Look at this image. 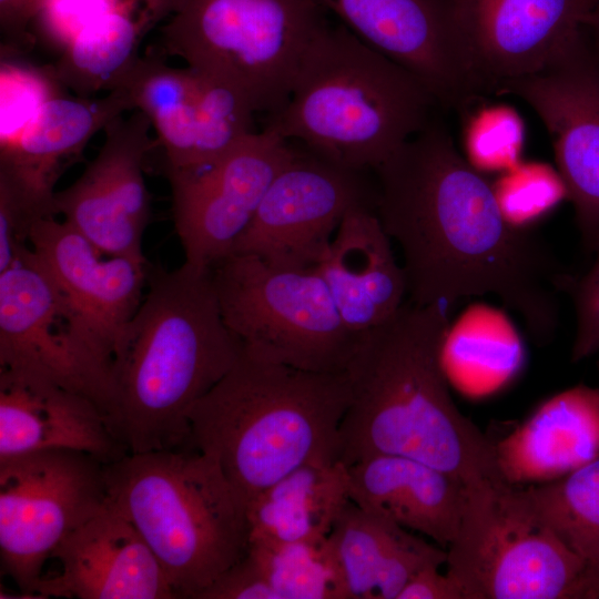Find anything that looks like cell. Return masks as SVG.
<instances>
[{
	"mask_svg": "<svg viewBox=\"0 0 599 599\" xmlns=\"http://www.w3.org/2000/svg\"><path fill=\"white\" fill-rule=\"evenodd\" d=\"M374 174L375 212L400 246L409 301L448 308L491 294L537 343L555 335L570 273L544 240L507 219L438 114Z\"/></svg>",
	"mask_w": 599,
	"mask_h": 599,
	"instance_id": "cell-1",
	"label": "cell"
},
{
	"mask_svg": "<svg viewBox=\"0 0 599 599\" xmlns=\"http://www.w3.org/2000/svg\"><path fill=\"white\" fill-rule=\"evenodd\" d=\"M447 308L407 300L361 334L344 370L349 400L338 432V461L375 455L426 463L464 484L469 497L509 486L495 443L455 405L446 380Z\"/></svg>",
	"mask_w": 599,
	"mask_h": 599,
	"instance_id": "cell-2",
	"label": "cell"
},
{
	"mask_svg": "<svg viewBox=\"0 0 599 599\" xmlns=\"http://www.w3.org/2000/svg\"><path fill=\"white\" fill-rule=\"evenodd\" d=\"M146 285L120 334L112 369L111 424L129 453L189 443L191 409L243 349L223 318L211 270L149 265Z\"/></svg>",
	"mask_w": 599,
	"mask_h": 599,
	"instance_id": "cell-3",
	"label": "cell"
},
{
	"mask_svg": "<svg viewBox=\"0 0 599 599\" xmlns=\"http://www.w3.org/2000/svg\"><path fill=\"white\" fill-rule=\"evenodd\" d=\"M348 400L344 372L296 368L243 345L232 368L191 409L189 444L212 457L248 504L305 464L338 461Z\"/></svg>",
	"mask_w": 599,
	"mask_h": 599,
	"instance_id": "cell-4",
	"label": "cell"
},
{
	"mask_svg": "<svg viewBox=\"0 0 599 599\" xmlns=\"http://www.w3.org/2000/svg\"><path fill=\"white\" fill-rule=\"evenodd\" d=\"M437 109L438 100L415 74L343 23L329 22L287 102L263 128L339 166L374 173Z\"/></svg>",
	"mask_w": 599,
	"mask_h": 599,
	"instance_id": "cell-5",
	"label": "cell"
},
{
	"mask_svg": "<svg viewBox=\"0 0 599 599\" xmlns=\"http://www.w3.org/2000/svg\"><path fill=\"white\" fill-rule=\"evenodd\" d=\"M108 500L138 529L176 598L196 599L250 544L247 502L209 455L129 453L105 465Z\"/></svg>",
	"mask_w": 599,
	"mask_h": 599,
	"instance_id": "cell-6",
	"label": "cell"
},
{
	"mask_svg": "<svg viewBox=\"0 0 599 599\" xmlns=\"http://www.w3.org/2000/svg\"><path fill=\"white\" fill-rule=\"evenodd\" d=\"M328 23L316 0H180L161 30V43L266 118L287 102Z\"/></svg>",
	"mask_w": 599,
	"mask_h": 599,
	"instance_id": "cell-7",
	"label": "cell"
},
{
	"mask_svg": "<svg viewBox=\"0 0 599 599\" xmlns=\"http://www.w3.org/2000/svg\"><path fill=\"white\" fill-rule=\"evenodd\" d=\"M211 273L223 318L247 349L305 370H345L361 334L344 323L317 266L233 253Z\"/></svg>",
	"mask_w": 599,
	"mask_h": 599,
	"instance_id": "cell-8",
	"label": "cell"
},
{
	"mask_svg": "<svg viewBox=\"0 0 599 599\" xmlns=\"http://www.w3.org/2000/svg\"><path fill=\"white\" fill-rule=\"evenodd\" d=\"M447 570L465 599H587L588 566L522 505L516 486L469 500Z\"/></svg>",
	"mask_w": 599,
	"mask_h": 599,
	"instance_id": "cell-9",
	"label": "cell"
},
{
	"mask_svg": "<svg viewBox=\"0 0 599 599\" xmlns=\"http://www.w3.org/2000/svg\"><path fill=\"white\" fill-rule=\"evenodd\" d=\"M105 465L69 449L0 458V556L22 597L39 598L61 541L106 502Z\"/></svg>",
	"mask_w": 599,
	"mask_h": 599,
	"instance_id": "cell-10",
	"label": "cell"
},
{
	"mask_svg": "<svg viewBox=\"0 0 599 599\" xmlns=\"http://www.w3.org/2000/svg\"><path fill=\"white\" fill-rule=\"evenodd\" d=\"M0 369L80 393L111 424L113 358L57 288L30 245L0 272Z\"/></svg>",
	"mask_w": 599,
	"mask_h": 599,
	"instance_id": "cell-11",
	"label": "cell"
},
{
	"mask_svg": "<svg viewBox=\"0 0 599 599\" xmlns=\"http://www.w3.org/2000/svg\"><path fill=\"white\" fill-rule=\"evenodd\" d=\"M295 150L294 142L263 128L210 163L164 171L184 263L211 270L233 253L270 184Z\"/></svg>",
	"mask_w": 599,
	"mask_h": 599,
	"instance_id": "cell-12",
	"label": "cell"
},
{
	"mask_svg": "<svg viewBox=\"0 0 599 599\" xmlns=\"http://www.w3.org/2000/svg\"><path fill=\"white\" fill-rule=\"evenodd\" d=\"M296 144L276 174L233 253L286 268L317 266L346 213L376 205L366 172L339 166ZM232 253V254H233Z\"/></svg>",
	"mask_w": 599,
	"mask_h": 599,
	"instance_id": "cell-13",
	"label": "cell"
},
{
	"mask_svg": "<svg viewBox=\"0 0 599 599\" xmlns=\"http://www.w3.org/2000/svg\"><path fill=\"white\" fill-rule=\"evenodd\" d=\"M534 109L552 142L585 246L599 236V60L585 30L539 71L504 83Z\"/></svg>",
	"mask_w": 599,
	"mask_h": 599,
	"instance_id": "cell-14",
	"label": "cell"
},
{
	"mask_svg": "<svg viewBox=\"0 0 599 599\" xmlns=\"http://www.w3.org/2000/svg\"><path fill=\"white\" fill-rule=\"evenodd\" d=\"M120 88L156 131L164 171L210 163L256 131V113L241 94L187 65L140 58Z\"/></svg>",
	"mask_w": 599,
	"mask_h": 599,
	"instance_id": "cell-15",
	"label": "cell"
},
{
	"mask_svg": "<svg viewBox=\"0 0 599 599\" xmlns=\"http://www.w3.org/2000/svg\"><path fill=\"white\" fill-rule=\"evenodd\" d=\"M140 110L104 128V142L79 177L54 195L55 214L108 256L146 263L142 240L151 215L144 161L153 148Z\"/></svg>",
	"mask_w": 599,
	"mask_h": 599,
	"instance_id": "cell-16",
	"label": "cell"
},
{
	"mask_svg": "<svg viewBox=\"0 0 599 599\" xmlns=\"http://www.w3.org/2000/svg\"><path fill=\"white\" fill-rule=\"evenodd\" d=\"M593 0H450L481 93L542 69L583 31Z\"/></svg>",
	"mask_w": 599,
	"mask_h": 599,
	"instance_id": "cell-17",
	"label": "cell"
},
{
	"mask_svg": "<svg viewBox=\"0 0 599 599\" xmlns=\"http://www.w3.org/2000/svg\"><path fill=\"white\" fill-rule=\"evenodd\" d=\"M316 1L365 43L415 74L441 109H459L481 94L450 0Z\"/></svg>",
	"mask_w": 599,
	"mask_h": 599,
	"instance_id": "cell-18",
	"label": "cell"
},
{
	"mask_svg": "<svg viewBox=\"0 0 599 599\" xmlns=\"http://www.w3.org/2000/svg\"><path fill=\"white\" fill-rule=\"evenodd\" d=\"M59 573L44 577L39 598L176 599L158 558L133 524L105 505L52 554Z\"/></svg>",
	"mask_w": 599,
	"mask_h": 599,
	"instance_id": "cell-19",
	"label": "cell"
},
{
	"mask_svg": "<svg viewBox=\"0 0 599 599\" xmlns=\"http://www.w3.org/2000/svg\"><path fill=\"white\" fill-rule=\"evenodd\" d=\"M29 245L57 288L114 361L120 334L142 302L148 262L104 255L57 216L33 225Z\"/></svg>",
	"mask_w": 599,
	"mask_h": 599,
	"instance_id": "cell-20",
	"label": "cell"
},
{
	"mask_svg": "<svg viewBox=\"0 0 599 599\" xmlns=\"http://www.w3.org/2000/svg\"><path fill=\"white\" fill-rule=\"evenodd\" d=\"M69 449L110 464L129 454L89 397L51 382L0 369V458Z\"/></svg>",
	"mask_w": 599,
	"mask_h": 599,
	"instance_id": "cell-21",
	"label": "cell"
},
{
	"mask_svg": "<svg viewBox=\"0 0 599 599\" xmlns=\"http://www.w3.org/2000/svg\"><path fill=\"white\" fill-rule=\"evenodd\" d=\"M347 468L349 499L447 548L457 539L469 493L457 478L426 463L375 455Z\"/></svg>",
	"mask_w": 599,
	"mask_h": 599,
	"instance_id": "cell-22",
	"label": "cell"
},
{
	"mask_svg": "<svg viewBox=\"0 0 599 599\" xmlns=\"http://www.w3.org/2000/svg\"><path fill=\"white\" fill-rule=\"evenodd\" d=\"M317 270L344 323L356 334L392 317L407 295L404 268L370 206L346 213Z\"/></svg>",
	"mask_w": 599,
	"mask_h": 599,
	"instance_id": "cell-23",
	"label": "cell"
},
{
	"mask_svg": "<svg viewBox=\"0 0 599 599\" xmlns=\"http://www.w3.org/2000/svg\"><path fill=\"white\" fill-rule=\"evenodd\" d=\"M495 453L511 486L549 483L589 463L599 456V389L579 384L551 396Z\"/></svg>",
	"mask_w": 599,
	"mask_h": 599,
	"instance_id": "cell-24",
	"label": "cell"
},
{
	"mask_svg": "<svg viewBox=\"0 0 599 599\" xmlns=\"http://www.w3.org/2000/svg\"><path fill=\"white\" fill-rule=\"evenodd\" d=\"M349 599H397L425 567L446 564L447 550L351 499L328 535Z\"/></svg>",
	"mask_w": 599,
	"mask_h": 599,
	"instance_id": "cell-25",
	"label": "cell"
},
{
	"mask_svg": "<svg viewBox=\"0 0 599 599\" xmlns=\"http://www.w3.org/2000/svg\"><path fill=\"white\" fill-rule=\"evenodd\" d=\"M134 110L124 88L94 99L54 95L34 112L12 140L1 143L0 169L54 195L63 165L80 155L95 133L124 112Z\"/></svg>",
	"mask_w": 599,
	"mask_h": 599,
	"instance_id": "cell-26",
	"label": "cell"
},
{
	"mask_svg": "<svg viewBox=\"0 0 599 599\" xmlns=\"http://www.w3.org/2000/svg\"><path fill=\"white\" fill-rule=\"evenodd\" d=\"M348 500L347 468L342 463L305 464L247 504L250 542L326 538Z\"/></svg>",
	"mask_w": 599,
	"mask_h": 599,
	"instance_id": "cell-27",
	"label": "cell"
},
{
	"mask_svg": "<svg viewBox=\"0 0 599 599\" xmlns=\"http://www.w3.org/2000/svg\"><path fill=\"white\" fill-rule=\"evenodd\" d=\"M149 2L167 4L166 0H124L88 24L52 67L60 84L84 98L120 88L140 59L139 44L148 27L162 17L135 13L139 7H161L143 4Z\"/></svg>",
	"mask_w": 599,
	"mask_h": 599,
	"instance_id": "cell-28",
	"label": "cell"
},
{
	"mask_svg": "<svg viewBox=\"0 0 599 599\" xmlns=\"http://www.w3.org/2000/svg\"><path fill=\"white\" fill-rule=\"evenodd\" d=\"M516 487L525 508L586 561L589 590L599 573V456L556 480Z\"/></svg>",
	"mask_w": 599,
	"mask_h": 599,
	"instance_id": "cell-29",
	"label": "cell"
},
{
	"mask_svg": "<svg viewBox=\"0 0 599 599\" xmlns=\"http://www.w3.org/2000/svg\"><path fill=\"white\" fill-rule=\"evenodd\" d=\"M247 552L278 599H349L328 537L286 544L250 542Z\"/></svg>",
	"mask_w": 599,
	"mask_h": 599,
	"instance_id": "cell-30",
	"label": "cell"
},
{
	"mask_svg": "<svg viewBox=\"0 0 599 599\" xmlns=\"http://www.w3.org/2000/svg\"><path fill=\"white\" fill-rule=\"evenodd\" d=\"M54 195L44 194L0 170V272L29 247V236L38 221L57 216Z\"/></svg>",
	"mask_w": 599,
	"mask_h": 599,
	"instance_id": "cell-31",
	"label": "cell"
},
{
	"mask_svg": "<svg viewBox=\"0 0 599 599\" xmlns=\"http://www.w3.org/2000/svg\"><path fill=\"white\" fill-rule=\"evenodd\" d=\"M124 0H45L33 19L40 38L60 54L92 21Z\"/></svg>",
	"mask_w": 599,
	"mask_h": 599,
	"instance_id": "cell-32",
	"label": "cell"
},
{
	"mask_svg": "<svg viewBox=\"0 0 599 599\" xmlns=\"http://www.w3.org/2000/svg\"><path fill=\"white\" fill-rule=\"evenodd\" d=\"M595 260L582 275H569L564 292L572 301L576 333L571 361L580 362L599 353V236L592 250Z\"/></svg>",
	"mask_w": 599,
	"mask_h": 599,
	"instance_id": "cell-33",
	"label": "cell"
},
{
	"mask_svg": "<svg viewBox=\"0 0 599 599\" xmlns=\"http://www.w3.org/2000/svg\"><path fill=\"white\" fill-rule=\"evenodd\" d=\"M196 599H278L248 552L202 590Z\"/></svg>",
	"mask_w": 599,
	"mask_h": 599,
	"instance_id": "cell-34",
	"label": "cell"
},
{
	"mask_svg": "<svg viewBox=\"0 0 599 599\" xmlns=\"http://www.w3.org/2000/svg\"><path fill=\"white\" fill-rule=\"evenodd\" d=\"M45 0H0L2 43L11 52L23 49L31 37L28 32Z\"/></svg>",
	"mask_w": 599,
	"mask_h": 599,
	"instance_id": "cell-35",
	"label": "cell"
},
{
	"mask_svg": "<svg viewBox=\"0 0 599 599\" xmlns=\"http://www.w3.org/2000/svg\"><path fill=\"white\" fill-rule=\"evenodd\" d=\"M438 566L425 567L405 585L397 599H465L458 582Z\"/></svg>",
	"mask_w": 599,
	"mask_h": 599,
	"instance_id": "cell-36",
	"label": "cell"
},
{
	"mask_svg": "<svg viewBox=\"0 0 599 599\" xmlns=\"http://www.w3.org/2000/svg\"><path fill=\"white\" fill-rule=\"evenodd\" d=\"M583 29L589 31V34L587 35L588 42L599 60V0H593L585 19Z\"/></svg>",
	"mask_w": 599,
	"mask_h": 599,
	"instance_id": "cell-37",
	"label": "cell"
},
{
	"mask_svg": "<svg viewBox=\"0 0 599 599\" xmlns=\"http://www.w3.org/2000/svg\"><path fill=\"white\" fill-rule=\"evenodd\" d=\"M588 599H599V573L590 581Z\"/></svg>",
	"mask_w": 599,
	"mask_h": 599,
	"instance_id": "cell-38",
	"label": "cell"
}]
</instances>
